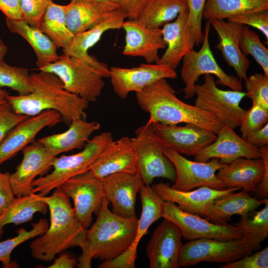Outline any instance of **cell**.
Here are the masks:
<instances>
[{
	"instance_id": "cell-1",
	"label": "cell",
	"mask_w": 268,
	"mask_h": 268,
	"mask_svg": "<svg viewBox=\"0 0 268 268\" xmlns=\"http://www.w3.org/2000/svg\"><path fill=\"white\" fill-rule=\"evenodd\" d=\"M32 91L25 95H8L6 101L18 114L34 116L42 112L53 110L59 112L62 121L69 127L74 119L85 120V110L89 102L65 89L63 82L55 74L40 70L30 74Z\"/></svg>"
},
{
	"instance_id": "cell-21",
	"label": "cell",
	"mask_w": 268,
	"mask_h": 268,
	"mask_svg": "<svg viewBox=\"0 0 268 268\" xmlns=\"http://www.w3.org/2000/svg\"><path fill=\"white\" fill-rule=\"evenodd\" d=\"M216 135L214 141L194 156V161L206 162L216 158L221 163L228 164L239 157L262 158L259 147L247 142L227 125L223 124Z\"/></svg>"
},
{
	"instance_id": "cell-35",
	"label": "cell",
	"mask_w": 268,
	"mask_h": 268,
	"mask_svg": "<svg viewBox=\"0 0 268 268\" xmlns=\"http://www.w3.org/2000/svg\"><path fill=\"white\" fill-rule=\"evenodd\" d=\"M268 9V0H206L202 19L206 21L227 19L244 13Z\"/></svg>"
},
{
	"instance_id": "cell-13",
	"label": "cell",
	"mask_w": 268,
	"mask_h": 268,
	"mask_svg": "<svg viewBox=\"0 0 268 268\" xmlns=\"http://www.w3.org/2000/svg\"><path fill=\"white\" fill-rule=\"evenodd\" d=\"M59 187L73 200L75 216L87 229L92 222L93 213L98 211L104 197L101 180L88 170L67 179Z\"/></svg>"
},
{
	"instance_id": "cell-23",
	"label": "cell",
	"mask_w": 268,
	"mask_h": 268,
	"mask_svg": "<svg viewBox=\"0 0 268 268\" xmlns=\"http://www.w3.org/2000/svg\"><path fill=\"white\" fill-rule=\"evenodd\" d=\"M122 28L125 31V45L122 54L143 58L148 64L157 62L158 51L166 48L162 29L145 26L137 19L124 21Z\"/></svg>"
},
{
	"instance_id": "cell-5",
	"label": "cell",
	"mask_w": 268,
	"mask_h": 268,
	"mask_svg": "<svg viewBox=\"0 0 268 268\" xmlns=\"http://www.w3.org/2000/svg\"><path fill=\"white\" fill-rule=\"evenodd\" d=\"M112 141L111 133L102 132L89 139L79 152L55 157L52 163L53 171L33 181V193L45 196L67 179L88 171L90 165Z\"/></svg>"
},
{
	"instance_id": "cell-16",
	"label": "cell",
	"mask_w": 268,
	"mask_h": 268,
	"mask_svg": "<svg viewBox=\"0 0 268 268\" xmlns=\"http://www.w3.org/2000/svg\"><path fill=\"white\" fill-rule=\"evenodd\" d=\"M152 126L166 147L181 155L195 156L217 137L216 134L191 123L178 126L156 123Z\"/></svg>"
},
{
	"instance_id": "cell-45",
	"label": "cell",
	"mask_w": 268,
	"mask_h": 268,
	"mask_svg": "<svg viewBox=\"0 0 268 268\" xmlns=\"http://www.w3.org/2000/svg\"><path fill=\"white\" fill-rule=\"evenodd\" d=\"M227 21L241 23L258 29L264 34L268 42V9L244 13L232 16Z\"/></svg>"
},
{
	"instance_id": "cell-40",
	"label": "cell",
	"mask_w": 268,
	"mask_h": 268,
	"mask_svg": "<svg viewBox=\"0 0 268 268\" xmlns=\"http://www.w3.org/2000/svg\"><path fill=\"white\" fill-rule=\"evenodd\" d=\"M30 76L27 68L11 66L0 61V87H9L19 95L28 94L33 90Z\"/></svg>"
},
{
	"instance_id": "cell-4",
	"label": "cell",
	"mask_w": 268,
	"mask_h": 268,
	"mask_svg": "<svg viewBox=\"0 0 268 268\" xmlns=\"http://www.w3.org/2000/svg\"><path fill=\"white\" fill-rule=\"evenodd\" d=\"M46 202L50 212V225L42 235L29 245L35 259L51 262L57 254L72 247H81L85 239L86 229L76 219L69 198L60 187L49 197L40 196Z\"/></svg>"
},
{
	"instance_id": "cell-26",
	"label": "cell",
	"mask_w": 268,
	"mask_h": 268,
	"mask_svg": "<svg viewBox=\"0 0 268 268\" xmlns=\"http://www.w3.org/2000/svg\"><path fill=\"white\" fill-rule=\"evenodd\" d=\"M188 8L182 9L173 22L163 26V38L167 49L156 64L167 65L175 69L183 57L192 52L195 41L187 28Z\"/></svg>"
},
{
	"instance_id": "cell-3",
	"label": "cell",
	"mask_w": 268,
	"mask_h": 268,
	"mask_svg": "<svg viewBox=\"0 0 268 268\" xmlns=\"http://www.w3.org/2000/svg\"><path fill=\"white\" fill-rule=\"evenodd\" d=\"M136 99L141 109L149 115L147 124L191 123L215 134L223 125L214 114L180 100L166 79L136 92Z\"/></svg>"
},
{
	"instance_id": "cell-37",
	"label": "cell",
	"mask_w": 268,
	"mask_h": 268,
	"mask_svg": "<svg viewBox=\"0 0 268 268\" xmlns=\"http://www.w3.org/2000/svg\"><path fill=\"white\" fill-rule=\"evenodd\" d=\"M264 208L240 215L234 225L240 229L242 236L249 237L262 242L268 236V199H265Z\"/></svg>"
},
{
	"instance_id": "cell-32",
	"label": "cell",
	"mask_w": 268,
	"mask_h": 268,
	"mask_svg": "<svg viewBox=\"0 0 268 268\" xmlns=\"http://www.w3.org/2000/svg\"><path fill=\"white\" fill-rule=\"evenodd\" d=\"M9 31L20 35L31 46L37 57V69L56 62L60 58L57 47L52 41L39 29L33 27L24 20L6 18Z\"/></svg>"
},
{
	"instance_id": "cell-12",
	"label": "cell",
	"mask_w": 268,
	"mask_h": 268,
	"mask_svg": "<svg viewBox=\"0 0 268 268\" xmlns=\"http://www.w3.org/2000/svg\"><path fill=\"white\" fill-rule=\"evenodd\" d=\"M161 216L176 224L180 229L182 237L189 241L199 239L227 241L242 236L240 229L234 225L212 223L199 215L182 210L170 201H164Z\"/></svg>"
},
{
	"instance_id": "cell-28",
	"label": "cell",
	"mask_w": 268,
	"mask_h": 268,
	"mask_svg": "<svg viewBox=\"0 0 268 268\" xmlns=\"http://www.w3.org/2000/svg\"><path fill=\"white\" fill-rule=\"evenodd\" d=\"M264 172L262 158L239 157L219 169L216 176L226 188L239 187L244 192L254 193Z\"/></svg>"
},
{
	"instance_id": "cell-7",
	"label": "cell",
	"mask_w": 268,
	"mask_h": 268,
	"mask_svg": "<svg viewBox=\"0 0 268 268\" xmlns=\"http://www.w3.org/2000/svg\"><path fill=\"white\" fill-rule=\"evenodd\" d=\"M131 138L137 157V173L144 185L150 186L154 178L162 177L175 181V167L163 152L165 145L154 133L152 124L140 126Z\"/></svg>"
},
{
	"instance_id": "cell-27",
	"label": "cell",
	"mask_w": 268,
	"mask_h": 268,
	"mask_svg": "<svg viewBox=\"0 0 268 268\" xmlns=\"http://www.w3.org/2000/svg\"><path fill=\"white\" fill-rule=\"evenodd\" d=\"M210 22L218 35L215 48L221 52L228 65L234 68L239 79L245 80L250 62L239 47L241 31L244 25L222 19H213Z\"/></svg>"
},
{
	"instance_id": "cell-33",
	"label": "cell",
	"mask_w": 268,
	"mask_h": 268,
	"mask_svg": "<svg viewBox=\"0 0 268 268\" xmlns=\"http://www.w3.org/2000/svg\"><path fill=\"white\" fill-rule=\"evenodd\" d=\"M39 194L31 193L21 197H16L10 205L0 215V239L2 236L3 227L8 224H22L31 220L37 212L43 214L47 212L48 205L40 200Z\"/></svg>"
},
{
	"instance_id": "cell-8",
	"label": "cell",
	"mask_w": 268,
	"mask_h": 268,
	"mask_svg": "<svg viewBox=\"0 0 268 268\" xmlns=\"http://www.w3.org/2000/svg\"><path fill=\"white\" fill-rule=\"evenodd\" d=\"M210 21L205 22L202 46L198 52L193 50L182 59L181 77L185 84L182 91L185 99L192 98L195 95L194 88L200 76L206 74L215 75L216 84L227 86L231 90L242 91L241 81L237 76L225 73L217 63L211 50L208 39L210 27Z\"/></svg>"
},
{
	"instance_id": "cell-30",
	"label": "cell",
	"mask_w": 268,
	"mask_h": 268,
	"mask_svg": "<svg viewBox=\"0 0 268 268\" xmlns=\"http://www.w3.org/2000/svg\"><path fill=\"white\" fill-rule=\"evenodd\" d=\"M117 8L116 4L94 0H70L66 15L67 26L75 35L99 24Z\"/></svg>"
},
{
	"instance_id": "cell-49",
	"label": "cell",
	"mask_w": 268,
	"mask_h": 268,
	"mask_svg": "<svg viewBox=\"0 0 268 268\" xmlns=\"http://www.w3.org/2000/svg\"><path fill=\"white\" fill-rule=\"evenodd\" d=\"M10 175L8 172L0 171V215L16 198L11 185Z\"/></svg>"
},
{
	"instance_id": "cell-24",
	"label": "cell",
	"mask_w": 268,
	"mask_h": 268,
	"mask_svg": "<svg viewBox=\"0 0 268 268\" xmlns=\"http://www.w3.org/2000/svg\"><path fill=\"white\" fill-rule=\"evenodd\" d=\"M151 188L164 201L178 204L182 210L192 214L204 217L213 200L230 192L239 191V187L217 190L206 186L189 191L176 190L169 183L162 182L154 184Z\"/></svg>"
},
{
	"instance_id": "cell-42",
	"label": "cell",
	"mask_w": 268,
	"mask_h": 268,
	"mask_svg": "<svg viewBox=\"0 0 268 268\" xmlns=\"http://www.w3.org/2000/svg\"><path fill=\"white\" fill-rule=\"evenodd\" d=\"M246 94L253 104L268 109V77L256 73L245 80Z\"/></svg>"
},
{
	"instance_id": "cell-54",
	"label": "cell",
	"mask_w": 268,
	"mask_h": 268,
	"mask_svg": "<svg viewBox=\"0 0 268 268\" xmlns=\"http://www.w3.org/2000/svg\"><path fill=\"white\" fill-rule=\"evenodd\" d=\"M7 52V47L0 37V61L3 60V58L6 55Z\"/></svg>"
},
{
	"instance_id": "cell-6",
	"label": "cell",
	"mask_w": 268,
	"mask_h": 268,
	"mask_svg": "<svg viewBox=\"0 0 268 268\" xmlns=\"http://www.w3.org/2000/svg\"><path fill=\"white\" fill-rule=\"evenodd\" d=\"M261 242L249 237L227 241L213 239L190 240L183 244L178 257L179 267H190L201 262L227 264L259 250Z\"/></svg>"
},
{
	"instance_id": "cell-55",
	"label": "cell",
	"mask_w": 268,
	"mask_h": 268,
	"mask_svg": "<svg viewBox=\"0 0 268 268\" xmlns=\"http://www.w3.org/2000/svg\"><path fill=\"white\" fill-rule=\"evenodd\" d=\"M8 95L9 94L8 92L0 88V105L6 101Z\"/></svg>"
},
{
	"instance_id": "cell-15",
	"label": "cell",
	"mask_w": 268,
	"mask_h": 268,
	"mask_svg": "<svg viewBox=\"0 0 268 268\" xmlns=\"http://www.w3.org/2000/svg\"><path fill=\"white\" fill-rule=\"evenodd\" d=\"M21 151L23 159L16 171L10 175L11 185L17 198L33 193V181L38 175L47 174L57 156L38 140H34Z\"/></svg>"
},
{
	"instance_id": "cell-29",
	"label": "cell",
	"mask_w": 268,
	"mask_h": 268,
	"mask_svg": "<svg viewBox=\"0 0 268 268\" xmlns=\"http://www.w3.org/2000/svg\"><path fill=\"white\" fill-rule=\"evenodd\" d=\"M266 199H259L243 191L222 195L212 201L204 218L212 223L225 225L234 215H243L256 210Z\"/></svg>"
},
{
	"instance_id": "cell-9",
	"label": "cell",
	"mask_w": 268,
	"mask_h": 268,
	"mask_svg": "<svg viewBox=\"0 0 268 268\" xmlns=\"http://www.w3.org/2000/svg\"><path fill=\"white\" fill-rule=\"evenodd\" d=\"M36 69L54 73L61 80L66 90L89 102L97 100L105 85L103 77L88 65L64 54L55 63Z\"/></svg>"
},
{
	"instance_id": "cell-48",
	"label": "cell",
	"mask_w": 268,
	"mask_h": 268,
	"mask_svg": "<svg viewBox=\"0 0 268 268\" xmlns=\"http://www.w3.org/2000/svg\"><path fill=\"white\" fill-rule=\"evenodd\" d=\"M125 14L129 19H137L150 0H110Z\"/></svg>"
},
{
	"instance_id": "cell-50",
	"label": "cell",
	"mask_w": 268,
	"mask_h": 268,
	"mask_svg": "<svg viewBox=\"0 0 268 268\" xmlns=\"http://www.w3.org/2000/svg\"><path fill=\"white\" fill-rule=\"evenodd\" d=\"M265 166V172L261 182L257 185L254 192L255 197L259 199H267L268 197V146L259 147Z\"/></svg>"
},
{
	"instance_id": "cell-25",
	"label": "cell",
	"mask_w": 268,
	"mask_h": 268,
	"mask_svg": "<svg viewBox=\"0 0 268 268\" xmlns=\"http://www.w3.org/2000/svg\"><path fill=\"white\" fill-rule=\"evenodd\" d=\"M88 170L102 179L117 173H137V157L131 139L124 136L112 141L90 165Z\"/></svg>"
},
{
	"instance_id": "cell-11",
	"label": "cell",
	"mask_w": 268,
	"mask_h": 268,
	"mask_svg": "<svg viewBox=\"0 0 268 268\" xmlns=\"http://www.w3.org/2000/svg\"><path fill=\"white\" fill-rule=\"evenodd\" d=\"M163 152L175 169L176 178L171 186L173 189L183 192L202 186L220 190L226 189L216 176V172L226 165L218 158H213L206 162L193 161L166 146Z\"/></svg>"
},
{
	"instance_id": "cell-53",
	"label": "cell",
	"mask_w": 268,
	"mask_h": 268,
	"mask_svg": "<svg viewBox=\"0 0 268 268\" xmlns=\"http://www.w3.org/2000/svg\"><path fill=\"white\" fill-rule=\"evenodd\" d=\"M60 254L53 264L48 268H73L77 266L78 261L73 255L63 252Z\"/></svg>"
},
{
	"instance_id": "cell-2",
	"label": "cell",
	"mask_w": 268,
	"mask_h": 268,
	"mask_svg": "<svg viewBox=\"0 0 268 268\" xmlns=\"http://www.w3.org/2000/svg\"><path fill=\"white\" fill-rule=\"evenodd\" d=\"M109 201L103 198L97 211L96 221L88 230L80 247L77 267L90 268L92 259L103 261L113 260L126 251L134 241L138 219L118 216L108 208Z\"/></svg>"
},
{
	"instance_id": "cell-18",
	"label": "cell",
	"mask_w": 268,
	"mask_h": 268,
	"mask_svg": "<svg viewBox=\"0 0 268 268\" xmlns=\"http://www.w3.org/2000/svg\"><path fill=\"white\" fill-rule=\"evenodd\" d=\"M110 73L113 89L122 99L126 98L130 92H139L159 79L177 76L175 69L156 63L142 64L133 68L112 67Z\"/></svg>"
},
{
	"instance_id": "cell-36",
	"label": "cell",
	"mask_w": 268,
	"mask_h": 268,
	"mask_svg": "<svg viewBox=\"0 0 268 268\" xmlns=\"http://www.w3.org/2000/svg\"><path fill=\"white\" fill-rule=\"evenodd\" d=\"M186 7L187 0H150L137 19L145 26L160 28L176 18Z\"/></svg>"
},
{
	"instance_id": "cell-43",
	"label": "cell",
	"mask_w": 268,
	"mask_h": 268,
	"mask_svg": "<svg viewBox=\"0 0 268 268\" xmlns=\"http://www.w3.org/2000/svg\"><path fill=\"white\" fill-rule=\"evenodd\" d=\"M206 0H187L188 17L187 28L195 41V45L202 43L204 34L201 28L202 15Z\"/></svg>"
},
{
	"instance_id": "cell-46",
	"label": "cell",
	"mask_w": 268,
	"mask_h": 268,
	"mask_svg": "<svg viewBox=\"0 0 268 268\" xmlns=\"http://www.w3.org/2000/svg\"><path fill=\"white\" fill-rule=\"evenodd\" d=\"M220 268H268V247L254 254H249L235 261L224 264Z\"/></svg>"
},
{
	"instance_id": "cell-10",
	"label": "cell",
	"mask_w": 268,
	"mask_h": 268,
	"mask_svg": "<svg viewBox=\"0 0 268 268\" xmlns=\"http://www.w3.org/2000/svg\"><path fill=\"white\" fill-rule=\"evenodd\" d=\"M204 78L202 84L195 85L194 92L197 95L195 105L214 114L223 124L234 130L240 124L244 110L240 103L246 96V92L218 88L211 74H204Z\"/></svg>"
},
{
	"instance_id": "cell-22",
	"label": "cell",
	"mask_w": 268,
	"mask_h": 268,
	"mask_svg": "<svg viewBox=\"0 0 268 268\" xmlns=\"http://www.w3.org/2000/svg\"><path fill=\"white\" fill-rule=\"evenodd\" d=\"M182 235L179 227L164 218L153 231L146 249L150 268H178Z\"/></svg>"
},
{
	"instance_id": "cell-17",
	"label": "cell",
	"mask_w": 268,
	"mask_h": 268,
	"mask_svg": "<svg viewBox=\"0 0 268 268\" xmlns=\"http://www.w3.org/2000/svg\"><path fill=\"white\" fill-rule=\"evenodd\" d=\"M139 193L142 211L138 220L135 236L132 245L116 258L103 261L99 268H134L137 258V248L139 241L146 234L150 225L162 217L164 201L150 186L142 185Z\"/></svg>"
},
{
	"instance_id": "cell-51",
	"label": "cell",
	"mask_w": 268,
	"mask_h": 268,
	"mask_svg": "<svg viewBox=\"0 0 268 268\" xmlns=\"http://www.w3.org/2000/svg\"><path fill=\"white\" fill-rule=\"evenodd\" d=\"M0 10L6 18L15 20L24 19L20 0H0Z\"/></svg>"
},
{
	"instance_id": "cell-38",
	"label": "cell",
	"mask_w": 268,
	"mask_h": 268,
	"mask_svg": "<svg viewBox=\"0 0 268 268\" xmlns=\"http://www.w3.org/2000/svg\"><path fill=\"white\" fill-rule=\"evenodd\" d=\"M32 228L27 230L21 228L16 231L17 236L0 242V262L2 267L7 268L11 265V254L18 245L24 242L43 235L49 227L47 219L42 218L36 223H31Z\"/></svg>"
},
{
	"instance_id": "cell-41",
	"label": "cell",
	"mask_w": 268,
	"mask_h": 268,
	"mask_svg": "<svg viewBox=\"0 0 268 268\" xmlns=\"http://www.w3.org/2000/svg\"><path fill=\"white\" fill-rule=\"evenodd\" d=\"M268 121V109L253 104L250 109L244 110L241 116L240 132L246 140L252 133L260 130Z\"/></svg>"
},
{
	"instance_id": "cell-14",
	"label": "cell",
	"mask_w": 268,
	"mask_h": 268,
	"mask_svg": "<svg viewBox=\"0 0 268 268\" xmlns=\"http://www.w3.org/2000/svg\"><path fill=\"white\" fill-rule=\"evenodd\" d=\"M126 18L120 8L115 9L93 27L74 35L69 44L63 48V54L79 59L103 78H109L108 66L89 55L88 50L99 41L106 31L121 28Z\"/></svg>"
},
{
	"instance_id": "cell-44",
	"label": "cell",
	"mask_w": 268,
	"mask_h": 268,
	"mask_svg": "<svg viewBox=\"0 0 268 268\" xmlns=\"http://www.w3.org/2000/svg\"><path fill=\"white\" fill-rule=\"evenodd\" d=\"M52 0H20L24 20L30 26L39 29L44 13Z\"/></svg>"
},
{
	"instance_id": "cell-34",
	"label": "cell",
	"mask_w": 268,
	"mask_h": 268,
	"mask_svg": "<svg viewBox=\"0 0 268 268\" xmlns=\"http://www.w3.org/2000/svg\"><path fill=\"white\" fill-rule=\"evenodd\" d=\"M69 7L52 1L48 5L39 29L46 35L58 48H64L73 38L74 35L68 29L66 15Z\"/></svg>"
},
{
	"instance_id": "cell-31",
	"label": "cell",
	"mask_w": 268,
	"mask_h": 268,
	"mask_svg": "<svg viewBox=\"0 0 268 268\" xmlns=\"http://www.w3.org/2000/svg\"><path fill=\"white\" fill-rule=\"evenodd\" d=\"M68 127L64 133L41 137L38 140L57 155L75 149H81L92 134L100 129V124L78 119L73 120Z\"/></svg>"
},
{
	"instance_id": "cell-19",
	"label": "cell",
	"mask_w": 268,
	"mask_h": 268,
	"mask_svg": "<svg viewBox=\"0 0 268 268\" xmlns=\"http://www.w3.org/2000/svg\"><path fill=\"white\" fill-rule=\"evenodd\" d=\"M62 122L55 110H45L28 117L12 128L0 143V165L14 157L35 140L36 135L46 127H53Z\"/></svg>"
},
{
	"instance_id": "cell-39",
	"label": "cell",
	"mask_w": 268,
	"mask_h": 268,
	"mask_svg": "<svg viewBox=\"0 0 268 268\" xmlns=\"http://www.w3.org/2000/svg\"><path fill=\"white\" fill-rule=\"evenodd\" d=\"M239 47L247 57L251 55L268 77V49L260 40L258 34L249 26L243 25L241 31Z\"/></svg>"
},
{
	"instance_id": "cell-20",
	"label": "cell",
	"mask_w": 268,
	"mask_h": 268,
	"mask_svg": "<svg viewBox=\"0 0 268 268\" xmlns=\"http://www.w3.org/2000/svg\"><path fill=\"white\" fill-rule=\"evenodd\" d=\"M104 198L112 204L111 211L127 218H136L135 202L137 193L143 182L136 173H117L101 179Z\"/></svg>"
},
{
	"instance_id": "cell-47",
	"label": "cell",
	"mask_w": 268,
	"mask_h": 268,
	"mask_svg": "<svg viewBox=\"0 0 268 268\" xmlns=\"http://www.w3.org/2000/svg\"><path fill=\"white\" fill-rule=\"evenodd\" d=\"M28 117L15 112L7 101L0 105V143L12 128Z\"/></svg>"
},
{
	"instance_id": "cell-52",
	"label": "cell",
	"mask_w": 268,
	"mask_h": 268,
	"mask_svg": "<svg viewBox=\"0 0 268 268\" xmlns=\"http://www.w3.org/2000/svg\"><path fill=\"white\" fill-rule=\"evenodd\" d=\"M249 143L258 146L268 145V123H267L260 130L252 133L246 139Z\"/></svg>"
},
{
	"instance_id": "cell-56",
	"label": "cell",
	"mask_w": 268,
	"mask_h": 268,
	"mask_svg": "<svg viewBox=\"0 0 268 268\" xmlns=\"http://www.w3.org/2000/svg\"><path fill=\"white\" fill-rule=\"evenodd\" d=\"M94 0L98 1H100V2L106 3L114 4H115L114 3H113V2L112 1H111L110 0Z\"/></svg>"
}]
</instances>
